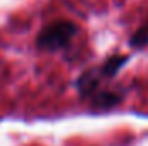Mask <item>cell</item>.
I'll use <instances>...</instances> for the list:
<instances>
[{
    "label": "cell",
    "mask_w": 148,
    "mask_h": 146,
    "mask_svg": "<svg viewBox=\"0 0 148 146\" xmlns=\"http://www.w3.org/2000/svg\"><path fill=\"white\" fill-rule=\"evenodd\" d=\"M76 33H77L76 24L69 23V21H57V23L47 26L38 35L36 45L41 50L55 52V50H60V48L67 46L69 41L76 36Z\"/></svg>",
    "instance_id": "obj_1"
},
{
    "label": "cell",
    "mask_w": 148,
    "mask_h": 146,
    "mask_svg": "<svg viewBox=\"0 0 148 146\" xmlns=\"http://www.w3.org/2000/svg\"><path fill=\"white\" fill-rule=\"evenodd\" d=\"M119 102H121V95H117V93L102 91V93L93 95V107H95V108H100V110L112 108V107H115Z\"/></svg>",
    "instance_id": "obj_2"
},
{
    "label": "cell",
    "mask_w": 148,
    "mask_h": 146,
    "mask_svg": "<svg viewBox=\"0 0 148 146\" xmlns=\"http://www.w3.org/2000/svg\"><path fill=\"white\" fill-rule=\"evenodd\" d=\"M126 57H122V55H114L110 57L109 60H105V64L102 65V67H98V71L102 76H105V77H112V76H115V74L119 72V69L126 64Z\"/></svg>",
    "instance_id": "obj_3"
},
{
    "label": "cell",
    "mask_w": 148,
    "mask_h": 146,
    "mask_svg": "<svg viewBox=\"0 0 148 146\" xmlns=\"http://www.w3.org/2000/svg\"><path fill=\"white\" fill-rule=\"evenodd\" d=\"M129 43H131V46H136V48H141V46L147 45L148 43V21L131 36Z\"/></svg>",
    "instance_id": "obj_4"
}]
</instances>
